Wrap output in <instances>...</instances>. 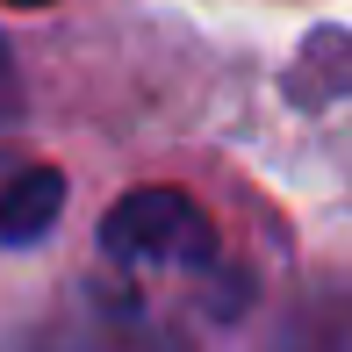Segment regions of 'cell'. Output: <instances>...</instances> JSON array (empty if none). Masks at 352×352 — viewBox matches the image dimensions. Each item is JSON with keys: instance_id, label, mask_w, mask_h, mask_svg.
<instances>
[{"instance_id": "cell-1", "label": "cell", "mask_w": 352, "mask_h": 352, "mask_svg": "<svg viewBox=\"0 0 352 352\" xmlns=\"http://www.w3.org/2000/svg\"><path fill=\"white\" fill-rule=\"evenodd\" d=\"M101 245L130 266H209L216 259V230L180 187H137L122 195L101 223Z\"/></svg>"}, {"instance_id": "cell-4", "label": "cell", "mask_w": 352, "mask_h": 352, "mask_svg": "<svg viewBox=\"0 0 352 352\" xmlns=\"http://www.w3.org/2000/svg\"><path fill=\"white\" fill-rule=\"evenodd\" d=\"M14 8H36V0H14Z\"/></svg>"}, {"instance_id": "cell-3", "label": "cell", "mask_w": 352, "mask_h": 352, "mask_svg": "<svg viewBox=\"0 0 352 352\" xmlns=\"http://www.w3.org/2000/svg\"><path fill=\"white\" fill-rule=\"evenodd\" d=\"M58 209H65V180H58L51 166L22 173V180L0 195V237H8V245H36V237L58 223Z\"/></svg>"}, {"instance_id": "cell-2", "label": "cell", "mask_w": 352, "mask_h": 352, "mask_svg": "<svg viewBox=\"0 0 352 352\" xmlns=\"http://www.w3.org/2000/svg\"><path fill=\"white\" fill-rule=\"evenodd\" d=\"M29 352H187V345L173 338L158 316H144L137 302L101 295V302L65 309L58 324H43L36 338H29Z\"/></svg>"}]
</instances>
